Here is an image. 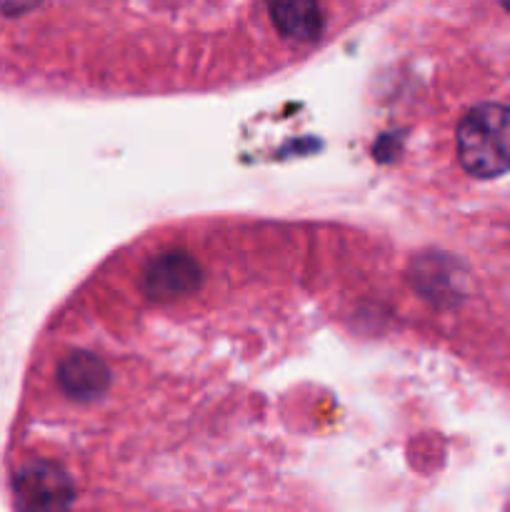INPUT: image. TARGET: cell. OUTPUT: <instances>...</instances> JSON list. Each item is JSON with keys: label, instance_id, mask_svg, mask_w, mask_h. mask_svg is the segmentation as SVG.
<instances>
[{"label": "cell", "instance_id": "obj_1", "mask_svg": "<svg viewBox=\"0 0 510 512\" xmlns=\"http://www.w3.org/2000/svg\"><path fill=\"white\" fill-rule=\"evenodd\" d=\"M458 158L475 178H498L510 170V108L485 103L458 125Z\"/></svg>", "mask_w": 510, "mask_h": 512}, {"label": "cell", "instance_id": "obj_2", "mask_svg": "<svg viewBox=\"0 0 510 512\" xmlns=\"http://www.w3.org/2000/svg\"><path fill=\"white\" fill-rule=\"evenodd\" d=\"M18 512H68L73 505V480L53 460L33 458L13 475Z\"/></svg>", "mask_w": 510, "mask_h": 512}, {"label": "cell", "instance_id": "obj_3", "mask_svg": "<svg viewBox=\"0 0 510 512\" xmlns=\"http://www.w3.org/2000/svg\"><path fill=\"white\" fill-rule=\"evenodd\" d=\"M200 268L188 253H165L150 260L143 275V290L155 300H173L198 288Z\"/></svg>", "mask_w": 510, "mask_h": 512}, {"label": "cell", "instance_id": "obj_4", "mask_svg": "<svg viewBox=\"0 0 510 512\" xmlns=\"http://www.w3.org/2000/svg\"><path fill=\"white\" fill-rule=\"evenodd\" d=\"M108 368L100 358L95 355L80 353L68 355L63 363L58 365V380H60V388L75 400H93L108 388Z\"/></svg>", "mask_w": 510, "mask_h": 512}, {"label": "cell", "instance_id": "obj_5", "mask_svg": "<svg viewBox=\"0 0 510 512\" xmlns=\"http://www.w3.org/2000/svg\"><path fill=\"white\" fill-rule=\"evenodd\" d=\"M270 18L278 33L295 43H313L323 30L318 0H270Z\"/></svg>", "mask_w": 510, "mask_h": 512}, {"label": "cell", "instance_id": "obj_6", "mask_svg": "<svg viewBox=\"0 0 510 512\" xmlns=\"http://www.w3.org/2000/svg\"><path fill=\"white\" fill-rule=\"evenodd\" d=\"M40 0H0V13L3 15H25L38 8Z\"/></svg>", "mask_w": 510, "mask_h": 512}, {"label": "cell", "instance_id": "obj_7", "mask_svg": "<svg viewBox=\"0 0 510 512\" xmlns=\"http://www.w3.org/2000/svg\"><path fill=\"white\" fill-rule=\"evenodd\" d=\"M500 3H503V8L510 13V0H500Z\"/></svg>", "mask_w": 510, "mask_h": 512}]
</instances>
